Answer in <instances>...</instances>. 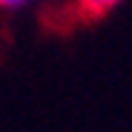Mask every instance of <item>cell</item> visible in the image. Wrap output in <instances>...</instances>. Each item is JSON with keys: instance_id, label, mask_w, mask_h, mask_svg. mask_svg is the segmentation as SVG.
Segmentation results:
<instances>
[{"instance_id": "1", "label": "cell", "mask_w": 132, "mask_h": 132, "mask_svg": "<svg viewBox=\"0 0 132 132\" xmlns=\"http://www.w3.org/2000/svg\"><path fill=\"white\" fill-rule=\"evenodd\" d=\"M80 9L86 14H92V17H101V14H109L112 9H118L123 0H78Z\"/></svg>"}, {"instance_id": "2", "label": "cell", "mask_w": 132, "mask_h": 132, "mask_svg": "<svg viewBox=\"0 0 132 132\" xmlns=\"http://www.w3.org/2000/svg\"><path fill=\"white\" fill-rule=\"evenodd\" d=\"M26 3H32V0H0V9H6V12H14V9H23Z\"/></svg>"}]
</instances>
